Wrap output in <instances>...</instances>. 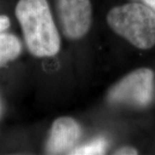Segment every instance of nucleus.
<instances>
[{
  "label": "nucleus",
  "mask_w": 155,
  "mask_h": 155,
  "mask_svg": "<svg viewBox=\"0 0 155 155\" xmlns=\"http://www.w3.org/2000/svg\"><path fill=\"white\" fill-rule=\"evenodd\" d=\"M153 72L148 68H140L117 82L110 89L108 99L111 104L145 107L153 99Z\"/></svg>",
  "instance_id": "obj_3"
},
{
  "label": "nucleus",
  "mask_w": 155,
  "mask_h": 155,
  "mask_svg": "<svg viewBox=\"0 0 155 155\" xmlns=\"http://www.w3.org/2000/svg\"><path fill=\"white\" fill-rule=\"evenodd\" d=\"M22 51V44L16 35L0 33V67L17 59Z\"/></svg>",
  "instance_id": "obj_6"
},
{
  "label": "nucleus",
  "mask_w": 155,
  "mask_h": 155,
  "mask_svg": "<svg viewBox=\"0 0 155 155\" xmlns=\"http://www.w3.org/2000/svg\"><path fill=\"white\" fill-rule=\"evenodd\" d=\"M149 8H151L155 12V0H142Z\"/></svg>",
  "instance_id": "obj_10"
},
{
  "label": "nucleus",
  "mask_w": 155,
  "mask_h": 155,
  "mask_svg": "<svg viewBox=\"0 0 155 155\" xmlns=\"http://www.w3.org/2000/svg\"><path fill=\"white\" fill-rule=\"evenodd\" d=\"M57 12L66 37L78 40L87 34L92 19L91 0H57Z\"/></svg>",
  "instance_id": "obj_4"
},
{
  "label": "nucleus",
  "mask_w": 155,
  "mask_h": 155,
  "mask_svg": "<svg viewBox=\"0 0 155 155\" xmlns=\"http://www.w3.org/2000/svg\"><path fill=\"white\" fill-rule=\"evenodd\" d=\"M110 28L134 47L148 49L155 45V12L148 6L131 3L111 9Z\"/></svg>",
  "instance_id": "obj_2"
},
{
  "label": "nucleus",
  "mask_w": 155,
  "mask_h": 155,
  "mask_svg": "<svg viewBox=\"0 0 155 155\" xmlns=\"http://www.w3.org/2000/svg\"><path fill=\"white\" fill-rule=\"evenodd\" d=\"M11 25V22L9 17H6L5 15L0 16V31H3L6 28H8Z\"/></svg>",
  "instance_id": "obj_9"
},
{
  "label": "nucleus",
  "mask_w": 155,
  "mask_h": 155,
  "mask_svg": "<svg viewBox=\"0 0 155 155\" xmlns=\"http://www.w3.org/2000/svg\"><path fill=\"white\" fill-rule=\"evenodd\" d=\"M115 154H122V155H135L138 153L137 150L134 149V147H123L119 149H117L114 153Z\"/></svg>",
  "instance_id": "obj_8"
},
{
  "label": "nucleus",
  "mask_w": 155,
  "mask_h": 155,
  "mask_svg": "<svg viewBox=\"0 0 155 155\" xmlns=\"http://www.w3.org/2000/svg\"><path fill=\"white\" fill-rule=\"evenodd\" d=\"M1 112H2V104H1V101H0V115H1Z\"/></svg>",
  "instance_id": "obj_11"
},
{
  "label": "nucleus",
  "mask_w": 155,
  "mask_h": 155,
  "mask_svg": "<svg viewBox=\"0 0 155 155\" xmlns=\"http://www.w3.org/2000/svg\"><path fill=\"white\" fill-rule=\"evenodd\" d=\"M82 133L80 125L72 117L63 116L54 122L46 144L49 154H62L71 151Z\"/></svg>",
  "instance_id": "obj_5"
},
{
  "label": "nucleus",
  "mask_w": 155,
  "mask_h": 155,
  "mask_svg": "<svg viewBox=\"0 0 155 155\" xmlns=\"http://www.w3.org/2000/svg\"><path fill=\"white\" fill-rule=\"evenodd\" d=\"M107 147V142L104 139H97L93 140L87 144L79 147L76 149L72 150L70 154L76 155H92L104 154L105 153Z\"/></svg>",
  "instance_id": "obj_7"
},
{
  "label": "nucleus",
  "mask_w": 155,
  "mask_h": 155,
  "mask_svg": "<svg viewBox=\"0 0 155 155\" xmlns=\"http://www.w3.org/2000/svg\"><path fill=\"white\" fill-rule=\"evenodd\" d=\"M16 16L27 48L34 56L51 57L60 51V35L47 0H19Z\"/></svg>",
  "instance_id": "obj_1"
}]
</instances>
